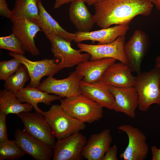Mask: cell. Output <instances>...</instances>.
<instances>
[{"mask_svg":"<svg viewBox=\"0 0 160 160\" xmlns=\"http://www.w3.org/2000/svg\"><path fill=\"white\" fill-rule=\"evenodd\" d=\"M84 0H74L71 2L69 9L70 20L80 32L90 31L96 23L95 15L91 14Z\"/></svg>","mask_w":160,"mask_h":160,"instance_id":"cell-20","label":"cell"},{"mask_svg":"<svg viewBox=\"0 0 160 160\" xmlns=\"http://www.w3.org/2000/svg\"><path fill=\"white\" fill-rule=\"evenodd\" d=\"M129 29V24H122L92 31H78L75 33L76 36L73 41L78 43L86 40L97 41L100 44L109 43L119 36L126 34Z\"/></svg>","mask_w":160,"mask_h":160,"instance_id":"cell-19","label":"cell"},{"mask_svg":"<svg viewBox=\"0 0 160 160\" xmlns=\"http://www.w3.org/2000/svg\"><path fill=\"white\" fill-rule=\"evenodd\" d=\"M0 48L22 55H25V52L20 40L12 33L9 36L0 38Z\"/></svg>","mask_w":160,"mask_h":160,"instance_id":"cell-28","label":"cell"},{"mask_svg":"<svg viewBox=\"0 0 160 160\" xmlns=\"http://www.w3.org/2000/svg\"><path fill=\"white\" fill-rule=\"evenodd\" d=\"M38 6L39 10V17L38 19L33 21L39 26L44 33L46 32L53 33L71 42L74 40L76 37V34L69 32L64 29L47 12L41 0L39 1Z\"/></svg>","mask_w":160,"mask_h":160,"instance_id":"cell-23","label":"cell"},{"mask_svg":"<svg viewBox=\"0 0 160 160\" xmlns=\"http://www.w3.org/2000/svg\"><path fill=\"white\" fill-rule=\"evenodd\" d=\"M112 140L109 129L92 135L82 150L83 158L88 160H102Z\"/></svg>","mask_w":160,"mask_h":160,"instance_id":"cell-16","label":"cell"},{"mask_svg":"<svg viewBox=\"0 0 160 160\" xmlns=\"http://www.w3.org/2000/svg\"><path fill=\"white\" fill-rule=\"evenodd\" d=\"M137 74L134 87L139 96V109L146 112L153 104L160 105V68L155 67Z\"/></svg>","mask_w":160,"mask_h":160,"instance_id":"cell-2","label":"cell"},{"mask_svg":"<svg viewBox=\"0 0 160 160\" xmlns=\"http://www.w3.org/2000/svg\"><path fill=\"white\" fill-rule=\"evenodd\" d=\"M87 141L85 136L80 132L57 140L53 147V160H81L82 150Z\"/></svg>","mask_w":160,"mask_h":160,"instance_id":"cell-12","label":"cell"},{"mask_svg":"<svg viewBox=\"0 0 160 160\" xmlns=\"http://www.w3.org/2000/svg\"><path fill=\"white\" fill-rule=\"evenodd\" d=\"M7 115L0 111V143L8 139L6 126Z\"/></svg>","mask_w":160,"mask_h":160,"instance_id":"cell-30","label":"cell"},{"mask_svg":"<svg viewBox=\"0 0 160 160\" xmlns=\"http://www.w3.org/2000/svg\"><path fill=\"white\" fill-rule=\"evenodd\" d=\"M155 67L160 68V56H158L156 57L155 59Z\"/></svg>","mask_w":160,"mask_h":160,"instance_id":"cell-37","label":"cell"},{"mask_svg":"<svg viewBox=\"0 0 160 160\" xmlns=\"http://www.w3.org/2000/svg\"><path fill=\"white\" fill-rule=\"evenodd\" d=\"M60 100V106L67 114L84 123H92L103 116V107L81 94Z\"/></svg>","mask_w":160,"mask_h":160,"instance_id":"cell-3","label":"cell"},{"mask_svg":"<svg viewBox=\"0 0 160 160\" xmlns=\"http://www.w3.org/2000/svg\"><path fill=\"white\" fill-rule=\"evenodd\" d=\"M118 148L115 145L110 147L105 153L102 160H118Z\"/></svg>","mask_w":160,"mask_h":160,"instance_id":"cell-32","label":"cell"},{"mask_svg":"<svg viewBox=\"0 0 160 160\" xmlns=\"http://www.w3.org/2000/svg\"><path fill=\"white\" fill-rule=\"evenodd\" d=\"M115 99L113 110L124 113L131 118L135 117L139 99L134 87H118L108 85Z\"/></svg>","mask_w":160,"mask_h":160,"instance_id":"cell-15","label":"cell"},{"mask_svg":"<svg viewBox=\"0 0 160 160\" xmlns=\"http://www.w3.org/2000/svg\"><path fill=\"white\" fill-rule=\"evenodd\" d=\"M25 154L15 140L8 139L0 143V160L17 159Z\"/></svg>","mask_w":160,"mask_h":160,"instance_id":"cell-27","label":"cell"},{"mask_svg":"<svg viewBox=\"0 0 160 160\" xmlns=\"http://www.w3.org/2000/svg\"><path fill=\"white\" fill-rule=\"evenodd\" d=\"M21 63L13 57L8 60L0 62V80L5 81L18 70Z\"/></svg>","mask_w":160,"mask_h":160,"instance_id":"cell-29","label":"cell"},{"mask_svg":"<svg viewBox=\"0 0 160 160\" xmlns=\"http://www.w3.org/2000/svg\"><path fill=\"white\" fill-rule=\"evenodd\" d=\"M12 33L21 42L25 52L33 56L39 55L40 51L36 47L34 38L37 33L42 31L35 22L26 18L11 20Z\"/></svg>","mask_w":160,"mask_h":160,"instance_id":"cell-13","label":"cell"},{"mask_svg":"<svg viewBox=\"0 0 160 160\" xmlns=\"http://www.w3.org/2000/svg\"><path fill=\"white\" fill-rule=\"evenodd\" d=\"M0 15L11 20L12 18V12L9 9L7 0H0Z\"/></svg>","mask_w":160,"mask_h":160,"instance_id":"cell-31","label":"cell"},{"mask_svg":"<svg viewBox=\"0 0 160 160\" xmlns=\"http://www.w3.org/2000/svg\"><path fill=\"white\" fill-rule=\"evenodd\" d=\"M105 0H84L85 2L88 5L92 6L102 1Z\"/></svg>","mask_w":160,"mask_h":160,"instance_id":"cell-35","label":"cell"},{"mask_svg":"<svg viewBox=\"0 0 160 160\" xmlns=\"http://www.w3.org/2000/svg\"><path fill=\"white\" fill-rule=\"evenodd\" d=\"M83 77L75 70L66 78L57 79L49 76L40 83L38 89L61 98H71L81 94L79 84Z\"/></svg>","mask_w":160,"mask_h":160,"instance_id":"cell-7","label":"cell"},{"mask_svg":"<svg viewBox=\"0 0 160 160\" xmlns=\"http://www.w3.org/2000/svg\"><path fill=\"white\" fill-rule=\"evenodd\" d=\"M33 108L32 106L28 103L20 102L15 93L5 89L0 90V111L7 115L30 112Z\"/></svg>","mask_w":160,"mask_h":160,"instance_id":"cell-24","label":"cell"},{"mask_svg":"<svg viewBox=\"0 0 160 160\" xmlns=\"http://www.w3.org/2000/svg\"><path fill=\"white\" fill-rule=\"evenodd\" d=\"M79 89L82 95L97 102L103 107L113 110L114 97L108 85L101 81L88 83L82 80L79 84Z\"/></svg>","mask_w":160,"mask_h":160,"instance_id":"cell-17","label":"cell"},{"mask_svg":"<svg viewBox=\"0 0 160 160\" xmlns=\"http://www.w3.org/2000/svg\"><path fill=\"white\" fill-rule=\"evenodd\" d=\"M39 0H15L12 10V18L11 20L26 18L33 21L38 19Z\"/></svg>","mask_w":160,"mask_h":160,"instance_id":"cell-25","label":"cell"},{"mask_svg":"<svg viewBox=\"0 0 160 160\" xmlns=\"http://www.w3.org/2000/svg\"><path fill=\"white\" fill-rule=\"evenodd\" d=\"M44 34L50 42L51 52L59 61L57 63L58 71L65 68H72L90 59L89 54L82 53L80 49H73L71 42L53 33Z\"/></svg>","mask_w":160,"mask_h":160,"instance_id":"cell-5","label":"cell"},{"mask_svg":"<svg viewBox=\"0 0 160 160\" xmlns=\"http://www.w3.org/2000/svg\"><path fill=\"white\" fill-rule=\"evenodd\" d=\"M49 94L37 88L31 87L28 85L15 94L20 102L31 104L36 112L42 114L44 111L38 107L39 103H42L49 105L52 102L61 99L58 96Z\"/></svg>","mask_w":160,"mask_h":160,"instance_id":"cell-22","label":"cell"},{"mask_svg":"<svg viewBox=\"0 0 160 160\" xmlns=\"http://www.w3.org/2000/svg\"><path fill=\"white\" fill-rule=\"evenodd\" d=\"M128 66L122 62L113 63L105 70L100 80L107 85L118 87H134L135 77Z\"/></svg>","mask_w":160,"mask_h":160,"instance_id":"cell-18","label":"cell"},{"mask_svg":"<svg viewBox=\"0 0 160 160\" xmlns=\"http://www.w3.org/2000/svg\"><path fill=\"white\" fill-rule=\"evenodd\" d=\"M8 54L17 59L26 68L30 77V81L28 85L30 87L37 88L43 77L53 76L59 71L57 64L54 59H46L33 61L24 55L15 54L11 51Z\"/></svg>","mask_w":160,"mask_h":160,"instance_id":"cell-11","label":"cell"},{"mask_svg":"<svg viewBox=\"0 0 160 160\" xmlns=\"http://www.w3.org/2000/svg\"><path fill=\"white\" fill-rule=\"evenodd\" d=\"M17 115L23 122L24 130L28 134L41 142L54 147L56 137L42 114L28 112Z\"/></svg>","mask_w":160,"mask_h":160,"instance_id":"cell-6","label":"cell"},{"mask_svg":"<svg viewBox=\"0 0 160 160\" xmlns=\"http://www.w3.org/2000/svg\"><path fill=\"white\" fill-rule=\"evenodd\" d=\"M125 35L119 36L114 41L109 43L91 44L79 43L77 46L81 52L90 54V60L111 58L127 65L124 49Z\"/></svg>","mask_w":160,"mask_h":160,"instance_id":"cell-10","label":"cell"},{"mask_svg":"<svg viewBox=\"0 0 160 160\" xmlns=\"http://www.w3.org/2000/svg\"><path fill=\"white\" fill-rule=\"evenodd\" d=\"M74 0H55L54 6V9H57L62 5L71 2Z\"/></svg>","mask_w":160,"mask_h":160,"instance_id":"cell-34","label":"cell"},{"mask_svg":"<svg viewBox=\"0 0 160 160\" xmlns=\"http://www.w3.org/2000/svg\"><path fill=\"white\" fill-rule=\"evenodd\" d=\"M29 78L26 68L21 64L15 73L5 81L4 87L6 89L15 94L24 87Z\"/></svg>","mask_w":160,"mask_h":160,"instance_id":"cell-26","label":"cell"},{"mask_svg":"<svg viewBox=\"0 0 160 160\" xmlns=\"http://www.w3.org/2000/svg\"><path fill=\"white\" fill-rule=\"evenodd\" d=\"M14 137L20 147L35 160H50L53 157V147L33 137L25 130L17 129Z\"/></svg>","mask_w":160,"mask_h":160,"instance_id":"cell-14","label":"cell"},{"mask_svg":"<svg viewBox=\"0 0 160 160\" xmlns=\"http://www.w3.org/2000/svg\"><path fill=\"white\" fill-rule=\"evenodd\" d=\"M42 115L55 137L61 140L80 132L86 127L85 123L67 114L60 105H53Z\"/></svg>","mask_w":160,"mask_h":160,"instance_id":"cell-4","label":"cell"},{"mask_svg":"<svg viewBox=\"0 0 160 160\" xmlns=\"http://www.w3.org/2000/svg\"><path fill=\"white\" fill-rule=\"evenodd\" d=\"M116 60L107 58L86 61L77 65L76 71L83 77V81L92 83L100 80L107 68Z\"/></svg>","mask_w":160,"mask_h":160,"instance_id":"cell-21","label":"cell"},{"mask_svg":"<svg viewBox=\"0 0 160 160\" xmlns=\"http://www.w3.org/2000/svg\"><path fill=\"white\" fill-rule=\"evenodd\" d=\"M118 129L127 134L128 144L120 157L124 160H145L149 147L145 134L139 129L130 125L122 124Z\"/></svg>","mask_w":160,"mask_h":160,"instance_id":"cell-9","label":"cell"},{"mask_svg":"<svg viewBox=\"0 0 160 160\" xmlns=\"http://www.w3.org/2000/svg\"><path fill=\"white\" fill-rule=\"evenodd\" d=\"M151 2L154 5L157 9L160 10V0H150Z\"/></svg>","mask_w":160,"mask_h":160,"instance_id":"cell-36","label":"cell"},{"mask_svg":"<svg viewBox=\"0 0 160 160\" xmlns=\"http://www.w3.org/2000/svg\"><path fill=\"white\" fill-rule=\"evenodd\" d=\"M150 44L149 38L145 32L136 30L128 42L125 43L124 49L127 64L132 72L137 74L141 72L142 62Z\"/></svg>","mask_w":160,"mask_h":160,"instance_id":"cell-8","label":"cell"},{"mask_svg":"<svg viewBox=\"0 0 160 160\" xmlns=\"http://www.w3.org/2000/svg\"><path fill=\"white\" fill-rule=\"evenodd\" d=\"M153 4L150 0H105L94 5L96 23L102 28L129 24L136 16H148Z\"/></svg>","mask_w":160,"mask_h":160,"instance_id":"cell-1","label":"cell"},{"mask_svg":"<svg viewBox=\"0 0 160 160\" xmlns=\"http://www.w3.org/2000/svg\"><path fill=\"white\" fill-rule=\"evenodd\" d=\"M152 155V160H160V148H158L155 145L151 147Z\"/></svg>","mask_w":160,"mask_h":160,"instance_id":"cell-33","label":"cell"}]
</instances>
